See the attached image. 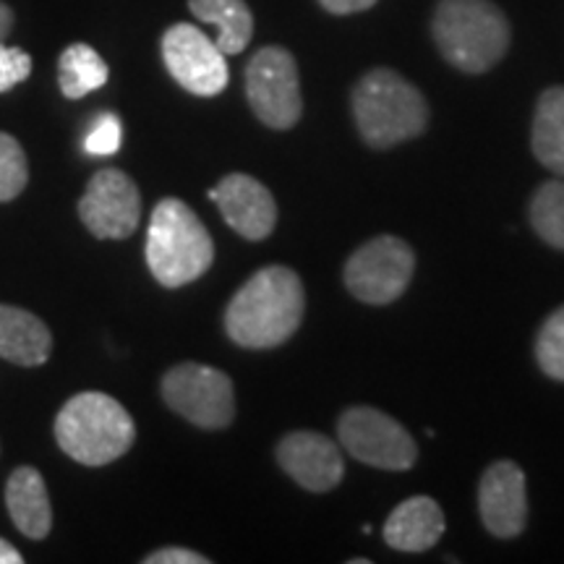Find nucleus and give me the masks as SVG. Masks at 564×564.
<instances>
[{"label": "nucleus", "instance_id": "f257e3e1", "mask_svg": "<svg viewBox=\"0 0 564 564\" xmlns=\"http://www.w3.org/2000/svg\"><path fill=\"white\" fill-rule=\"evenodd\" d=\"M306 293L291 267H264L243 282L225 312V329L236 345L270 350L291 340L301 327Z\"/></svg>", "mask_w": 564, "mask_h": 564}, {"label": "nucleus", "instance_id": "f03ea898", "mask_svg": "<svg viewBox=\"0 0 564 564\" xmlns=\"http://www.w3.org/2000/svg\"><path fill=\"white\" fill-rule=\"evenodd\" d=\"M352 116L366 144L390 150L421 137L429 123V105L400 74L373 68L352 89Z\"/></svg>", "mask_w": 564, "mask_h": 564}, {"label": "nucleus", "instance_id": "7ed1b4c3", "mask_svg": "<svg viewBox=\"0 0 564 564\" xmlns=\"http://www.w3.org/2000/svg\"><path fill=\"white\" fill-rule=\"evenodd\" d=\"M55 440L76 463L100 468L129 453L137 440V426L116 398L105 392H82L61 408Z\"/></svg>", "mask_w": 564, "mask_h": 564}, {"label": "nucleus", "instance_id": "20e7f679", "mask_svg": "<svg viewBox=\"0 0 564 564\" xmlns=\"http://www.w3.org/2000/svg\"><path fill=\"white\" fill-rule=\"evenodd\" d=\"M434 40L444 61L465 74H484L510 47V21L491 0H440Z\"/></svg>", "mask_w": 564, "mask_h": 564}, {"label": "nucleus", "instance_id": "39448f33", "mask_svg": "<svg viewBox=\"0 0 564 564\" xmlns=\"http://www.w3.org/2000/svg\"><path fill=\"white\" fill-rule=\"evenodd\" d=\"M215 262V243L196 212L181 199H162L147 230V264L165 288L199 280Z\"/></svg>", "mask_w": 564, "mask_h": 564}, {"label": "nucleus", "instance_id": "423d86ee", "mask_svg": "<svg viewBox=\"0 0 564 564\" xmlns=\"http://www.w3.org/2000/svg\"><path fill=\"white\" fill-rule=\"evenodd\" d=\"M167 408L199 429H225L236 419L230 377L215 366L178 364L162 377Z\"/></svg>", "mask_w": 564, "mask_h": 564}, {"label": "nucleus", "instance_id": "0eeeda50", "mask_svg": "<svg viewBox=\"0 0 564 564\" xmlns=\"http://www.w3.org/2000/svg\"><path fill=\"white\" fill-rule=\"evenodd\" d=\"M415 270V253L403 238L379 236L352 251L345 264V285L358 301L387 306L408 291Z\"/></svg>", "mask_w": 564, "mask_h": 564}, {"label": "nucleus", "instance_id": "6e6552de", "mask_svg": "<svg viewBox=\"0 0 564 564\" xmlns=\"http://www.w3.org/2000/svg\"><path fill=\"white\" fill-rule=\"evenodd\" d=\"M246 97L253 116L270 129H291L301 121V79L285 47H262L246 66Z\"/></svg>", "mask_w": 564, "mask_h": 564}, {"label": "nucleus", "instance_id": "1a4fd4ad", "mask_svg": "<svg viewBox=\"0 0 564 564\" xmlns=\"http://www.w3.org/2000/svg\"><path fill=\"white\" fill-rule=\"evenodd\" d=\"M343 449L366 465L382 470H408L419 460V447L403 423L377 408H348L337 421Z\"/></svg>", "mask_w": 564, "mask_h": 564}, {"label": "nucleus", "instance_id": "9d476101", "mask_svg": "<svg viewBox=\"0 0 564 564\" xmlns=\"http://www.w3.org/2000/svg\"><path fill=\"white\" fill-rule=\"evenodd\" d=\"M162 61L173 79L196 97H215L228 87L225 53L192 24H173L162 34Z\"/></svg>", "mask_w": 564, "mask_h": 564}, {"label": "nucleus", "instance_id": "9b49d317", "mask_svg": "<svg viewBox=\"0 0 564 564\" xmlns=\"http://www.w3.org/2000/svg\"><path fill=\"white\" fill-rule=\"evenodd\" d=\"M79 215L91 236L105 238V241L129 238L141 220L137 183L116 167L95 173L79 202Z\"/></svg>", "mask_w": 564, "mask_h": 564}, {"label": "nucleus", "instance_id": "f8f14e48", "mask_svg": "<svg viewBox=\"0 0 564 564\" xmlns=\"http://www.w3.org/2000/svg\"><path fill=\"white\" fill-rule=\"evenodd\" d=\"M478 512L497 539H518L528 523L525 474L518 463L499 460L484 470L478 484Z\"/></svg>", "mask_w": 564, "mask_h": 564}, {"label": "nucleus", "instance_id": "ddd939ff", "mask_svg": "<svg viewBox=\"0 0 564 564\" xmlns=\"http://www.w3.org/2000/svg\"><path fill=\"white\" fill-rule=\"evenodd\" d=\"M209 199L220 207L225 223L246 241H264L278 225V204L270 188L251 175H225L209 192Z\"/></svg>", "mask_w": 564, "mask_h": 564}, {"label": "nucleus", "instance_id": "4468645a", "mask_svg": "<svg viewBox=\"0 0 564 564\" xmlns=\"http://www.w3.org/2000/svg\"><path fill=\"white\" fill-rule=\"evenodd\" d=\"M278 463L306 491H333L345 476L340 447L316 432H293L278 444Z\"/></svg>", "mask_w": 564, "mask_h": 564}, {"label": "nucleus", "instance_id": "2eb2a0df", "mask_svg": "<svg viewBox=\"0 0 564 564\" xmlns=\"http://www.w3.org/2000/svg\"><path fill=\"white\" fill-rule=\"evenodd\" d=\"M444 512L432 497H411L390 512L384 523V541L405 554L432 549L444 533Z\"/></svg>", "mask_w": 564, "mask_h": 564}, {"label": "nucleus", "instance_id": "dca6fc26", "mask_svg": "<svg viewBox=\"0 0 564 564\" xmlns=\"http://www.w3.org/2000/svg\"><path fill=\"white\" fill-rule=\"evenodd\" d=\"M6 507L13 525L19 528L26 539L40 541L51 533L53 528V507L47 497L45 478L37 468L21 465L6 484Z\"/></svg>", "mask_w": 564, "mask_h": 564}, {"label": "nucleus", "instance_id": "f3484780", "mask_svg": "<svg viewBox=\"0 0 564 564\" xmlns=\"http://www.w3.org/2000/svg\"><path fill=\"white\" fill-rule=\"evenodd\" d=\"M51 350L53 335L40 316L0 303V358L17 366H42Z\"/></svg>", "mask_w": 564, "mask_h": 564}, {"label": "nucleus", "instance_id": "a211bd4d", "mask_svg": "<svg viewBox=\"0 0 564 564\" xmlns=\"http://www.w3.org/2000/svg\"><path fill=\"white\" fill-rule=\"evenodd\" d=\"M531 147L541 165L564 178V87H552L539 97Z\"/></svg>", "mask_w": 564, "mask_h": 564}, {"label": "nucleus", "instance_id": "6ab92c4d", "mask_svg": "<svg viewBox=\"0 0 564 564\" xmlns=\"http://www.w3.org/2000/svg\"><path fill=\"white\" fill-rule=\"evenodd\" d=\"M188 9L204 24L217 26V42L225 55H238L249 47L253 17L243 0H188Z\"/></svg>", "mask_w": 564, "mask_h": 564}, {"label": "nucleus", "instance_id": "aec40b11", "mask_svg": "<svg viewBox=\"0 0 564 564\" xmlns=\"http://www.w3.org/2000/svg\"><path fill=\"white\" fill-rule=\"evenodd\" d=\"M108 76V63L100 58L95 47L84 45V42L66 47L58 61V84L68 100H82L89 91L105 87Z\"/></svg>", "mask_w": 564, "mask_h": 564}, {"label": "nucleus", "instance_id": "412c9836", "mask_svg": "<svg viewBox=\"0 0 564 564\" xmlns=\"http://www.w3.org/2000/svg\"><path fill=\"white\" fill-rule=\"evenodd\" d=\"M531 225L549 246L564 251V181H546L535 188Z\"/></svg>", "mask_w": 564, "mask_h": 564}, {"label": "nucleus", "instance_id": "4be33fe9", "mask_svg": "<svg viewBox=\"0 0 564 564\" xmlns=\"http://www.w3.org/2000/svg\"><path fill=\"white\" fill-rule=\"evenodd\" d=\"M535 358L546 377L564 382V306L549 316L535 337Z\"/></svg>", "mask_w": 564, "mask_h": 564}, {"label": "nucleus", "instance_id": "5701e85b", "mask_svg": "<svg viewBox=\"0 0 564 564\" xmlns=\"http://www.w3.org/2000/svg\"><path fill=\"white\" fill-rule=\"evenodd\" d=\"M30 167L26 154L11 133L0 131V202H11L26 188Z\"/></svg>", "mask_w": 564, "mask_h": 564}, {"label": "nucleus", "instance_id": "b1692460", "mask_svg": "<svg viewBox=\"0 0 564 564\" xmlns=\"http://www.w3.org/2000/svg\"><path fill=\"white\" fill-rule=\"evenodd\" d=\"M123 141V126L118 121V116L112 112H102L84 139V152L91 154V158H108V154H116L121 150Z\"/></svg>", "mask_w": 564, "mask_h": 564}, {"label": "nucleus", "instance_id": "393cba45", "mask_svg": "<svg viewBox=\"0 0 564 564\" xmlns=\"http://www.w3.org/2000/svg\"><path fill=\"white\" fill-rule=\"evenodd\" d=\"M32 74V58L21 47L0 45V91H9Z\"/></svg>", "mask_w": 564, "mask_h": 564}, {"label": "nucleus", "instance_id": "a878e982", "mask_svg": "<svg viewBox=\"0 0 564 564\" xmlns=\"http://www.w3.org/2000/svg\"><path fill=\"white\" fill-rule=\"evenodd\" d=\"M207 556L192 552V549H181V546H167V549H158V552L147 554L144 564H207Z\"/></svg>", "mask_w": 564, "mask_h": 564}, {"label": "nucleus", "instance_id": "bb28decb", "mask_svg": "<svg viewBox=\"0 0 564 564\" xmlns=\"http://www.w3.org/2000/svg\"><path fill=\"white\" fill-rule=\"evenodd\" d=\"M319 3L329 13H337V17H348V13L369 11L377 0H319Z\"/></svg>", "mask_w": 564, "mask_h": 564}, {"label": "nucleus", "instance_id": "cd10ccee", "mask_svg": "<svg viewBox=\"0 0 564 564\" xmlns=\"http://www.w3.org/2000/svg\"><path fill=\"white\" fill-rule=\"evenodd\" d=\"M11 26H13V11L3 3V0H0V45H3L6 37L11 34Z\"/></svg>", "mask_w": 564, "mask_h": 564}, {"label": "nucleus", "instance_id": "c85d7f7f", "mask_svg": "<svg viewBox=\"0 0 564 564\" xmlns=\"http://www.w3.org/2000/svg\"><path fill=\"white\" fill-rule=\"evenodd\" d=\"M24 562V556L17 552V546H11L9 541L0 539V564H21Z\"/></svg>", "mask_w": 564, "mask_h": 564}]
</instances>
